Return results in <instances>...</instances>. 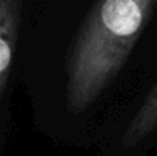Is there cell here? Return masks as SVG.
Here are the masks:
<instances>
[{
    "label": "cell",
    "instance_id": "1",
    "mask_svg": "<svg viewBox=\"0 0 157 156\" xmlns=\"http://www.w3.org/2000/svg\"><path fill=\"white\" fill-rule=\"evenodd\" d=\"M157 0H94L72 40L65 69V102L90 107L117 77L145 30Z\"/></svg>",
    "mask_w": 157,
    "mask_h": 156
},
{
    "label": "cell",
    "instance_id": "3",
    "mask_svg": "<svg viewBox=\"0 0 157 156\" xmlns=\"http://www.w3.org/2000/svg\"><path fill=\"white\" fill-rule=\"evenodd\" d=\"M154 131H157V81L129 121L122 141L125 146L134 148L144 143Z\"/></svg>",
    "mask_w": 157,
    "mask_h": 156
},
{
    "label": "cell",
    "instance_id": "2",
    "mask_svg": "<svg viewBox=\"0 0 157 156\" xmlns=\"http://www.w3.org/2000/svg\"><path fill=\"white\" fill-rule=\"evenodd\" d=\"M22 10L24 0H0V102L12 72Z\"/></svg>",
    "mask_w": 157,
    "mask_h": 156
}]
</instances>
